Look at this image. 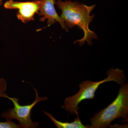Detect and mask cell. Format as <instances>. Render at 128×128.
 Segmentation results:
<instances>
[{
    "mask_svg": "<svg viewBox=\"0 0 128 128\" xmlns=\"http://www.w3.org/2000/svg\"><path fill=\"white\" fill-rule=\"evenodd\" d=\"M55 3L61 10L60 17L68 30L77 26L83 31L84 36L82 38L75 41L74 44L79 43L81 46L87 42L88 44L90 46L92 45V40H98L96 34L89 28V24L95 17L94 14L91 16L90 13L96 7V5L88 6L71 0H56Z\"/></svg>",
    "mask_w": 128,
    "mask_h": 128,
    "instance_id": "6da1fadb",
    "label": "cell"
},
{
    "mask_svg": "<svg viewBox=\"0 0 128 128\" xmlns=\"http://www.w3.org/2000/svg\"><path fill=\"white\" fill-rule=\"evenodd\" d=\"M123 70L118 68L110 69L107 72V78L98 82H93L89 80L84 81L79 84L80 89L74 96L65 98L63 108L70 114L78 115L79 109L78 105L85 100L94 99L95 92L99 86L105 82L114 81L122 85L125 84L126 78Z\"/></svg>",
    "mask_w": 128,
    "mask_h": 128,
    "instance_id": "7a4b0ae2",
    "label": "cell"
},
{
    "mask_svg": "<svg viewBox=\"0 0 128 128\" xmlns=\"http://www.w3.org/2000/svg\"><path fill=\"white\" fill-rule=\"evenodd\" d=\"M118 94L111 104L90 119L89 128H106L117 118L128 120V83L121 85Z\"/></svg>",
    "mask_w": 128,
    "mask_h": 128,
    "instance_id": "3957f363",
    "label": "cell"
},
{
    "mask_svg": "<svg viewBox=\"0 0 128 128\" xmlns=\"http://www.w3.org/2000/svg\"><path fill=\"white\" fill-rule=\"evenodd\" d=\"M35 92V98L33 102L31 104L21 105L19 103V98H11L7 96L8 98L12 102L14 105L12 108H9L7 111L2 113L1 116L6 121L16 120L18 121L21 128H35L39 127L38 122H34L31 117V111L37 103L48 100L47 97H40L36 89L32 86Z\"/></svg>",
    "mask_w": 128,
    "mask_h": 128,
    "instance_id": "277c9868",
    "label": "cell"
},
{
    "mask_svg": "<svg viewBox=\"0 0 128 128\" xmlns=\"http://www.w3.org/2000/svg\"><path fill=\"white\" fill-rule=\"evenodd\" d=\"M40 3V0L26 2L9 0L5 2L4 6L6 9L18 10L17 18L26 24L34 20V15L39 12Z\"/></svg>",
    "mask_w": 128,
    "mask_h": 128,
    "instance_id": "5b68a950",
    "label": "cell"
},
{
    "mask_svg": "<svg viewBox=\"0 0 128 128\" xmlns=\"http://www.w3.org/2000/svg\"><path fill=\"white\" fill-rule=\"evenodd\" d=\"M55 1V0H40L38 13L41 16L40 21L44 22L47 20L49 26L58 22L62 28L68 32L64 20L56 10L54 6Z\"/></svg>",
    "mask_w": 128,
    "mask_h": 128,
    "instance_id": "8992f818",
    "label": "cell"
},
{
    "mask_svg": "<svg viewBox=\"0 0 128 128\" xmlns=\"http://www.w3.org/2000/svg\"><path fill=\"white\" fill-rule=\"evenodd\" d=\"M44 114L50 118L54 125L58 128H89V124L85 126L82 124L79 118L78 115H77V117L76 118L73 122H68L58 121L51 114L46 111H44Z\"/></svg>",
    "mask_w": 128,
    "mask_h": 128,
    "instance_id": "52a82bcc",
    "label": "cell"
},
{
    "mask_svg": "<svg viewBox=\"0 0 128 128\" xmlns=\"http://www.w3.org/2000/svg\"><path fill=\"white\" fill-rule=\"evenodd\" d=\"M7 88V83L6 80L4 78H0V98H6L8 96L6 92Z\"/></svg>",
    "mask_w": 128,
    "mask_h": 128,
    "instance_id": "ba28073f",
    "label": "cell"
},
{
    "mask_svg": "<svg viewBox=\"0 0 128 128\" xmlns=\"http://www.w3.org/2000/svg\"><path fill=\"white\" fill-rule=\"evenodd\" d=\"M18 124L12 121L0 122V128H20Z\"/></svg>",
    "mask_w": 128,
    "mask_h": 128,
    "instance_id": "9c48e42d",
    "label": "cell"
},
{
    "mask_svg": "<svg viewBox=\"0 0 128 128\" xmlns=\"http://www.w3.org/2000/svg\"><path fill=\"white\" fill-rule=\"evenodd\" d=\"M2 0H0V6H2Z\"/></svg>",
    "mask_w": 128,
    "mask_h": 128,
    "instance_id": "30bf717a",
    "label": "cell"
}]
</instances>
